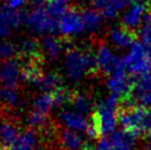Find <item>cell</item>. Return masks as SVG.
<instances>
[{
	"mask_svg": "<svg viewBox=\"0 0 151 150\" xmlns=\"http://www.w3.org/2000/svg\"><path fill=\"white\" fill-rule=\"evenodd\" d=\"M117 120L122 130L139 138L151 130V110L136 104H122L117 108Z\"/></svg>",
	"mask_w": 151,
	"mask_h": 150,
	"instance_id": "6da1fadb",
	"label": "cell"
},
{
	"mask_svg": "<svg viewBox=\"0 0 151 150\" xmlns=\"http://www.w3.org/2000/svg\"><path fill=\"white\" fill-rule=\"evenodd\" d=\"M64 67L67 76L77 81L83 76L99 75L96 55L91 51H82L76 48H71L65 54Z\"/></svg>",
	"mask_w": 151,
	"mask_h": 150,
	"instance_id": "7a4b0ae2",
	"label": "cell"
},
{
	"mask_svg": "<svg viewBox=\"0 0 151 150\" xmlns=\"http://www.w3.org/2000/svg\"><path fill=\"white\" fill-rule=\"evenodd\" d=\"M117 100L116 96L110 94L105 100L97 105V108L92 115V125L95 128L98 138L107 133H114L117 120Z\"/></svg>",
	"mask_w": 151,
	"mask_h": 150,
	"instance_id": "3957f363",
	"label": "cell"
},
{
	"mask_svg": "<svg viewBox=\"0 0 151 150\" xmlns=\"http://www.w3.org/2000/svg\"><path fill=\"white\" fill-rule=\"evenodd\" d=\"M124 64L131 75L151 73V53L141 42L134 41L130 46L129 53L124 58Z\"/></svg>",
	"mask_w": 151,
	"mask_h": 150,
	"instance_id": "277c9868",
	"label": "cell"
},
{
	"mask_svg": "<svg viewBox=\"0 0 151 150\" xmlns=\"http://www.w3.org/2000/svg\"><path fill=\"white\" fill-rule=\"evenodd\" d=\"M96 43V60L98 64V70L101 76H111L115 73L125 71L124 60L119 56L111 53L110 49L106 44V42L99 41Z\"/></svg>",
	"mask_w": 151,
	"mask_h": 150,
	"instance_id": "5b68a950",
	"label": "cell"
},
{
	"mask_svg": "<svg viewBox=\"0 0 151 150\" xmlns=\"http://www.w3.org/2000/svg\"><path fill=\"white\" fill-rule=\"evenodd\" d=\"M24 22L33 33H54L59 31V22L54 21L46 11L45 6L31 8L24 16Z\"/></svg>",
	"mask_w": 151,
	"mask_h": 150,
	"instance_id": "8992f818",
	"label": "cell"
},
{
	"mask_svg": "<svg viewBox=\"0 0 151 150\" xmlns=\"http://www.w3.org/2000/svg\"><path fill=\"white\" fill-rule=\"evenodd\" d=\"M53 137L55 145L61 150H88L89 148L81 135L63 126L53 127Z\"/></svg>",
	"mask_w": 151,
	"mask_h": 150,
	"instance_id": "52a82bcc",
	"label": "cell"
},
{
	"mask_svg": "<svg viewBox=\"0 0 151 150\" xmlns=\"http://www.w3.org/2000/svg\"><path fill=\"white\" fill-rule=\"evenodd\" d=\"M134 79L127 75L125 71H120L111 75L107 81V86L111 95L120 100V104H129Z\"/></svg>",
	"mask_w": 151,
	"mask_h": 150,
	"instance_id": "ba28073f",
	"label": "cell"
},
{
	"mask_svg": "<svg viewBox=\"0 0 151 150\" xmlns=\"http://www.w3.org/2000/svg\"><path fill=\"white\" fill-rule=\"evenodd\" d=\"M86 30L82 10L71 8L59 21V31L65 38L82 33Z\"/></svg>",
	"mask_w": 151,
	"mask_h": 150,
	"instance_id": "9c48e42d",
	"label": "cell"
},
{
	"mask_svg": "<svg viewBox=\"0 0 151 150\" xmlns=\"http://www.w3.org/2000/svg\"><path fill=\"white\" fill-rule=\"evenodd\" d=\"M0 146L2 149L12 146L20 137L17 117L12 114L0 115Z\"/></svg>",
	"mask_w": 151,
	"mask_h": 150,
	"instance_id": "30bf717a",
	"label": "cell"
},
{
	"mask_svg": "<svg viewBox=\"0 0 151 150\" xmlns=\"http://www.w3.org/2000/svg\"><path fill=\"white\" fill-rule=\"evenodd\" d=\"M129 104L143 107L151 105V73L140 75L134 79Z\"/></svg>",
	"mask_w": 151,
	"mask_h": 150,
	"instance_id": "8fae6325",
	"label": "cell"
},
{
	"mask_svg": "<svg viewBox=\"0 0 151 150\" xmlns=\"http://www.w3.org/2000/svg\"><path fill=\"white\" fill-rule=\"evenodd\" d=\"M24 21V17L19 9H12L8 6L0 7V38H6L19 28Z\"/></svg>",
	"mask_w": 151,
	"mask_h": 150,
	"instance_id": "7c38bea8",
	"label": "cell"
},
{
	"mask_svg": "<svg viewBox=\"0 0 151 150\" xmlns=\"http://www.w3.org/2000/svg\"><path fill=\"white\" fill-rule=\"evenodd\" d=\"M21 75L22 66L19 60L0 61V85L19 87Z\"/></svg>",
	"mask_w": 151,
	"mask_h": 150,
	"instance_id": "4fadbf2b",
	"label": "cell"
},
{
	"mask_svg": "<svg viewBox=\"0 0 151 150\" xmlns=\"http://www.w3.org/2000/svg\"><path fill=\"white\" fill-rule=\"evenodd\" d=\"M22 104L19 87L0 85V114H12L22 107Z\"/></svg>",
	"mask_w": 151,
	"mask_h": 150,
	"instance_id": "5bb4252c",
	"label": "cell"
},
{
	"mask_svg": "<svg viewBox=\"0 0 151 150\" xmlns=\"http://www.w3.org/2000/svg\"><path fill=\"white\" fill-rule=\"evenodd\" d=\"M147 6L143 2H132L129 7L125 10L122 16V25L124 28L134 31L139 25H142L143 19L147 14Z\"/></svg>",
	"mask_w": 151,
	"mask_h": 150,
	"instance_id": "9a60e30c",
	"label": "cell"
},
{
	"mask_svg": "<svg viewBox=\"0 0 151 150\" xmlns=\"http://www.w3.org/2000/svg\"><path fill=\"white\" fill-rule=\"evenodd\" d=\"M60 119L62 121V125H64L68 129H73L75 131H85L89 127V123L86 119L85 115L76 110H62L60 112Z\"/></svg>",
	"mask_w": 151,
	"mask_h": 150,
	"instance_id": "2e32d148",
	"label": "cell"
},
{
	"mask_svg": "<svg viewBox=\"0 0 151 150\" xmlns=\"http://www.w3.org/2000/svg\"><path fill=\"white\" fill-rule=\"evenodd\" d=\"M129 0H91V4L95 10L105 18H114L127 7Z\"/></svg>",
	"mask_w": 151,
	"mask_h": 150,
	"instance_id": "e0dca14e",
	"label": "cell"
},
{
	"mask_svg": "<svg viewBox=\"0 0 151 150\" xmlns=\"http://www.w3.org/2000/svg\"><path fill=\"white\" fill-rule=\"evenodd\" d=\"M38 130L30 128L20 135L18 140L12 146L4 148L2 150H38V144L40 140Z\"/></svg>",
	"mask_w": 151,
	"mask_h": 150,
	"instance_id": "ac0fdd59",
	"label": "cell"
},
{
	"mask_svg": "<svg viewBox=\"0 0 151 150\" xmlns=\"http://www.w3.org/2000/svg\"><path fill=\"white\" fill-rule=\"evenodd\" d=\"M108 139L114 150H136V140L138 137L125 130H118L110 133Z\"/></svg>",
	"mask_w": 151,
	"mask_h": 150,
	"instance_id": "d6986e66",
	"label": "cell"
},
{
	"mask_svg": "<svg viewBox=\"0 0 151 150\" xmlns=\"http://www.w3.org/2000/svg\"><path fill=\"white\" fill-rule=\"evenodd\" d=\"M109 38L113 42L114 45H116L119 49H125L127 46H131V44L136 40V32L124 28L118 27L113 28L109 31Z\"/></svg>",
	"mask_w": 151,
	"mask_h": 150,
	"instance_id": "ffe728a7",
	"label": "cell"
},
{
	"mask_svg": "<svg viewBox=\"0 0 151 150\" xmlns=\"http://www.w3.org/2000/svg\"><path fill=\"white\" fill-rule=\"evenodd\" d=\"M62 84V77L56 73H43V75L40 77L38 83L35 84V86L41 89L44 94L53 93L61 88Z\"/></svg>",
	"mask_w": 151,
	"mask_h": 150,
	"instance_id": "44dd1931",
	"label": "cell"
},
{
	"mask_svg": "<svg viewBox=\"0 0 151 150\" xmlns=\"http://www.w3.org/2000/svg\"><path fill=\"white\" fill-rule=\"evenodd\" d=\"M62 46H63V41L53 35H47L43 38V40L41 41L43 54L51 61L59 56L60 52L62 50Z\"/></svg>",
	"mask_w": 151,
	"mask_h": 150,
	"instance_id": "7402d4cb",
	"label": "cell"
},
{
	"mask_svg": "<svg viewBox=\"0 0 151 150\" xmlns=\"http://www.w3.org/2000/svg\"><path fill=\"white\" fill-rule=\"evenodd\" d=\"M45 8L50 17L59 22L60 19L70 10V0H46Z\"/></svg>",
	"mask_w": 151,
	"mask_h": 150,
	"instance_id": "603a6c76",
	"label": "cell"
},
{
	"mask_svg": "<svg viewBox=\"0 0 151 150\" xmlns=\"http://www.w3.org/2000/svg\"><path fill=\"white\" fill-rule=\"evenodd\" d=\"M70 103H71V105L74 107V109H75L76 112H81L83 115L89 114L91 109H92V100H91V97L87 96L86 94H83V93L72 91Z\"/></svg>",
	"mask_w": 151,
	"mask_h": 150,
	"instance_id": "cb8c5ba5",
	"label": "cell"
},
{
	"mask_svg": "<svg viewBox=\"0 0 151 150\" xmlns=\"http://www.w3.org/2000/svg\"><path fill=\"white\" fill-rule=\"evenodd\" d=\"M82 14H83L86 30L94 32L99 29L104 19V16L99 11H97L95 9H84L82 10Z\"/></svg>",
	"mask_w": 151,
	"mask_h": 150,
	"instance_id": "d4e9b609",
	"label": "cell"
},
{
	"mask_svg": "<svg viewBox=\"0 0 151 150\" xmlns=\"http://www.w3.org/2000/svg\"><path fill=\"white\" fill-rule=\"evenodd\" d=\"M55 107L54 97L52 93L49 94H42L39 97H37L33 102V109H37L39 112H42L44 114H47L51 112V109Z\"/></svg>",
	"mask_w": 151,
	"mask_h": 150,
	"instance_id": "484cf974",
	"label": "cell"
},
{
	"mask_svg": "<svg viewBox=\"0 0 151 150\" xmlns=\"http://www.w3.org/2000/svg\"><path fill=\"white\" fill-rule=\"evenodd\" d=\"M19 54L18 45L10 41L0 42V61L13 60Z\"/></svg>",
	"mask_w": 151,
	"mask_h": 150,
	"instance_id": "4316f807",
	"label": "cell"
},
{
	"mask_svg": "<svg viewBox=\"0 0 151 150\" xmlns=\"http://www.w3.org/2000/svg\"><path fill=\"white\" fill-rule=\"evenodd\" d=\"M91 150H114V149L108 138H101V140L97 142L96 146L94 147V149L91 148Z\"/></svg>",
	"mask_w": 151,
	"mask_h": 150,
	"instance_id": "83f0119b",
	"label": "cell"
},
{
	"mask_svg": "<svg viewBox=\"0 0 151 150\" xmlns=\"http://www.w3.org/2000/svg\"><path fill=\"white\" fill-rule=\"evenodd\" d=\"M4 1H6V6H8L10 8L19 9L25 4L27 0H4Z\"/></svg>",
	"mask_w": 151,
	"mask_h": 150,
	"instance_id": "f1b7e54d",
	"label": "cell"
},
{
	"mask_svg": "<svg viewBox=\"0 0 151 150\" xmlns=\"http://www.w3.org/2000/svg\"><path fill=\"white\" fill-rule=\"evenodd\" d=\"M44 150H61L59 147L56 146L55 147V142H50V144H47V146Z\"/></svg>",
	"mask_w": 151,
	"mask_h": 150,
	"instance_id": "f546056e",
	"label": "cell"
},
{
	"mask_svg": "<svg viewBox=\"0 0 151 150\" xmlns=\"http://www.w3.org/2000/svg\"><path fill=\"white\" fill-rule=\"evenodd\" d=\"M146 141H147L149 148L151 149V130L149 133H147V135H146Z\"/></svg>",
	"mask_w": 151,
	"mask_h": 150,
	"instance_id": "4dcf8cb0",
	"label": "cell"
},
{
	"mask_svg": "<svg viewBox=\"0 0 151 150\" xmlns=\"http://www.w3.org/2000/svg\"><path fill=\"white\" fill-rule=\"evenodd\" d=\"M131 1H132V2H143V4H145L146 0H131Z\"/></svg>",
	"mask_w": 151,
	"mask_h": 150,
	"instance_id": "1f68e13d",
	"label": "cell"
},
{
	"mask_svg": "<svg viewBox=\"0 0 151 150\" xmlns=\"http://www.w3.org/2000/svg\"><path fill=\"white\" fill-rule=\"evenodd\" d=\"M0 150H2V148H1V146H0Z\"/></svg>",
	"mask_w": 151,
	"mask_h": 150,
	"instance_id": "d6a6232c",
	"label": "cell"
},
{
	"mask_svg": "<svg viewBox=\"0 0 151 150\" xmlns=\"http://www.w3.org/2000/svg\"><path fill=\"white\" fill-rule=\"evenodd\" d=\"M149 10H150V12H151V8H150V9H149Z\"/></svg>",
	"mask_w": 151,
	"mask_h": 150,
	"instance_id": "836d02e7",
	"label": "cell"
}]
</instances>
